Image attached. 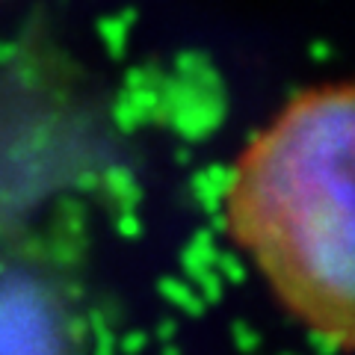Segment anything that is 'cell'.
Here are the masks:
<instances>
[{
	"instance_id": "1",
	"label": "cell",
	"mask_w": 355,
	"mask_h": 355,
	"mask_svg": "<svg viewBox=\"0 0 355 355\" xmlns=\"http://www.w3.org/2000/svg\"><path fill=\"white\" fill-rule=\"evenodd\" d=\"M352 86L299 92L234 163L225 225L311 335L352 349Z\"/></svg>"
}]
</instances>
